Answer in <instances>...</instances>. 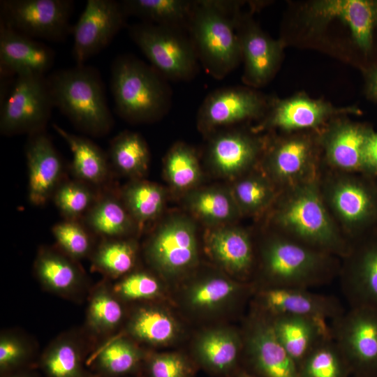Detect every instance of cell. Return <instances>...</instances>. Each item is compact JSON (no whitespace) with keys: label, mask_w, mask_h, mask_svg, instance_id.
<instances>
[{"label":"cell","mask_w":377,"mask_h":377,"mask_svg":"<svg viewBox=\"0 0 377 377\" xmlns=\"http://www.w3.org/2000/svg\"><path fill=\"white\" fill-rule=\"evenodd\" d=\"M243 81L250 87H260L274 75L283 54V43L266 34L251 19L241 14L237 23Z\"/></svg>","instance_id":"18"},{"label":"cell","mask_w":377,"mask_h":377,"mask_svg":"<svg viewBox=\"0 0 377 377\" xmlns=\"http://www.w3.org/2000/svg\"><path fill=\"white\" fill-rule=\"evenodd\" d=\"M352 112H356V109L335 107L299 94L288 98L271 100L258 127L276 128L286 133L319 129L335 117Z\"/></svg>","instance_id":"15"},{"label":"cell","mask_w":377,"mask_h":377,"mask_svg":"<svg viewBox=\"0 0 377 377\" xmlns=\"http://www.w3.org/2000/svg\"><path fill=\"white\" fill-rule=\"evenodd\" d=\"M124 325V330L117 334L150 345L167 343L176 332L175 323L170 315L152 305H142L135 309Z\"/></svg>","instance_id":"33"},{"label":"cell","mask_w":377,"mask_h":377,"mask_svg":"<svg viewBox=\"0 0 377 377\" xmlns=\"http://www.w3.org/2000/svg\"><path fill=\"white\" fill-rule=\"evenodd\" d=\"M320 149L318 134L296 131L274 140L264 151L270 180L283 190L318 177Z\"/></svg>","instance_id":"10"},{"label":"cell","mask_w":377,"mask_h":377,"mask_svg":"<svg viewBox=\"0 0 377 377\" xmlns=\"http://www.w3.org/2000/svg\"><path fill=\"white\" fill-rule=\"evenodd\" d=\"M127 16H134L142 22L187 30L194 1L187 0H122Z\"/></svg>","instance_id":"34"},{"label":"cell","mask_w":377,"mask_h":377,"mask_svg":"<svg viewBox=\"0 0 377 377\" xmlns=\"http://www.w3.org/2000/svg\"><path fill=\"white\" fill-rule=\"evenodd\" d=\"M188 205L200 218L214 223L231 221L240 212L232 192L220 188L195 191L188 197Z\"/></svg>","instance_id":"41"},{"label":"cell","mask_w":377,"mask_h":377,"mask_svg":"<svg viewBox=\"0 0 377 377\" xmlns=\"http://www.w3.org/2000/svg\"><path fill=\"white\" fill-rule=\"evenodd\" d=\"M91 346L81 327L64 331L41 352L38 368L45 377H96L87 360Z\"/></svg>","instance_id":"25"},{"label":"cell","mask_w":377,"mask_h":377,"mask_svg":"<svg viewBox=\"0 0 377 377\" xmlns=\"http://www.w3.org/2000/svg\"><path fill=\"white\" fill-rule=\"evenodd\" d=\"M232 193L239 211L246 214L264 210L276 198L273 182L261 175H251L239 180Z\"/></svg>","instance_id":"43"},{"label":"cell","mask_w":377,"mask_h":377,"mask_svg":"<svg viewBox=\"0 0 377 377\" xmlns=\"http://www.w3.org/2000/svg\"><path fill=\"white\" fill-rule=\"evenodd\" d=\"M57 246L71 258L80 260L92 255L95 244L91 232L79 221L65 219L52 228Z\"/></svg>","instance_id":"45"},{"label":"cell","mask_w":377,"mask_h":377,"mask_svg":"<svg viewBox=\"0 0 377 377\" xmlns=\"http://www.w3.org/2000/svg\"><path fill=\"white\" fill-rule=\"evenodd\" d=\"M341 259L339 276L350 307L377 309V244L358 247L351 243Z\"/></svg>","instance_id":"22"},{"label":"cell","mask_w":377,"mask_h":377,"mask_svg":"<svg viewBox=\"0 0 377 377\" xmlns=\"http://www.w3.org/2000/svg\"><path fill=\"white\" fill-rule=\"evenodd\" d=\"M272 218L279 234L307 246L341 259L349 251L351 242L329 212L318 177L282 190Z\"/></svg>","instance_id":"1"},{"label":"cell","mask_w":377,"mask_h":377,"mask_svg":"<svg viewBox=\"0 0 377 377\" xmlns=\"http://www.w3.org/2000/svg\"><path fill=\"white\" fill-rule=\"evenodd\" d=\"M86 302L81 329L93 352L119 333L126 320V310L124 302L113 290L112 281L105 278L93 285Z\"/></svg>","instance_id":"23"},{"label":"cell","mask_w":377,"mask_h":377,"mask_svg":"<svg viewBox=\"0 0 377 377\" xmlns=\"http://www.w3.org/2000/svg\"><path fill=\"white\" fill-rule=\"evenodd\" d=\"M110 89L116 112L130 123L155 121L170 109L167 80L150 64L130 54L114 59Z\"/></svg>","instance_id":"4"},{"label":"cell","mask_w":377,"mask_h":377,"mask_svg":"<svg viewBox=\"0 0 377 377\" xmlns=\"http://www.w3.org/2000/svg\"><path fill=\"white\" fill-rule=\"evenodd\" d=\"M353 377H377V376H353Z\"/></svg>","instance_id":"53"},{"label":"cell","mask_w":377,"mask_h":377,"mask_svg":"<svg viewBox=\"0 0 377 377\" xmlns=\"http://www.w3.org/2000/svg\"><path fill=\"white\" fill-rule=\"evenodd\" d=\"M47 75L17 76L1 99L0 133L28 135L45 131L54 108Z\"/></svg>","instance_id":"7"},{"label":"cell","mask_w":377,"mask_h":377,"mask_svg":"<svg viewBox=\"0 0 377 377\" xmlns=\"http://www.w3.org/2000/svg\"><path fill=\"white\" fill-rule=\"evenodd\" d=\"M37 341L20 329L0 333V376L29 368H38L40 355Z\"/></svg>","instance_id":"37"},{"label":"cell","mask_w":377,"mask_h":377,"mask_svg":"<svg viewBox=\"0 0 377 377\" xmlns=\"http://www.w3.org/2000/svg\"><path fill=\"white\" fill-rule=\"evenodd\" d=\"M164 165L168 179L177 189L193 186L200 177V168L195 153L182 142L175 144L169 150Z\"/></svg>","instance_id":"44"},{"label":"cell","mask_w":377,"mask_h":377,"mask_svg":"<svg viewBox=\"0 0 377 377\" xmlns=\"http://www.w3.org/2000/svg\"><path fill=\"white\" fill-rule=\"evenodd\" d=\"M33 271L44 290L77 304L87 301L94 285L79 261L57 246L38 249Z\"/></svg>","instance_id":"13"},{"label":"cell","mask_w":377,"mask_h":377,"mask_svg":"<svg viewBox=\"0 0 377 377\" xmlns=\"http://www.w3.org/2000/svg\"><path fill=\"white\" fill-rule=\"evenodd\" d=\"M340 258L311 248L281 234L262 249L263 270L269 288H311L339 275Z\"/></svg>","instance_id":"5"},{"label":"cell","mask_w":377,"mask_h":377,"mask_svg":"<svg viewBox=\"0 0 377 377\" xmlns=\"http://www.w3.org/2000/svg\"><path fill=\"white\" fill-rule=\"evenodd\" d=\"M330 324L353 376H377V309L350 307Z\"/></svg>","instance_id":"9"},{"label":"cell","mask_w":377,"mask_h":377,"mask_svg":"<svg viewBox=\"0 0 377 377\" xmlns=\"http://www.w3.org/2000/svg\"><path fill=\"white\" fill-rule=\"evenodd\" d=\"M320 185L329 212L347 238L370 214L372 200L369 192L346 175L331 176Z\"/></svg>","instance_id":"24"},{"label":"cell","mask_w":377,"mask_h":377,"mask_svg":"<svg viewBox=\"0 0 377 377\" xmlns=\"http://www.w3.org/2000/svg\"><path fill=\"white\" fill-rule=\"evenodd\" d=\"M270 102V99L251 88H221L210 93L201 104L198 113V126L208 131L263 118Z\"/></svg>","instance_id":"14"},{"label":"cell","mask_w":377,"mask_h":377,"mask_svg":"<svg viewBox=\"0 0 377 377\" xmlns=\"http://www.w3.org/2000/svg\"><path fill=\"white\" fill-rule=\"evenodd\" d=\"M54 60L50 47L0 22L1 77L46 75Z\"/></svg>","instance_id":"20"},{"label":"cell","mask_w":377,"mask_h":377,"mask_svg":"<svg viewBox=\"0 0 377 377\" xmlns=\"http://www.w3.org/2000/svg\"><path fill=\"white\" fill-rule=\"evenodd\" d=\"M147 355L136 341L117 334L91 352L87 365L96 377H127L140 370Z\"/></svg>","instance_id":"29"},{"label":"cell","mask_w":377,"mask_h":377,"mask_svg":"<svg viewBox=\"0 0 377 377\" xmlns=\"http://www.w3.org/2000/svg\"><path fill=\"white\" fill-rule=\"evenodd\" d=\"M147 377H190L191 367L177 354L147 355L144 362Z\"/></svg>","instance_id":"48"},{"label":"cell","mask_w":377,"mask_h":377,"mask_svg":"<svg viewBox=\"0 0 377 377\" xmlns=\"http://www.w3.org/2000/svg\"><path fill=\"white\" fill-rule=\"evenodd\" d=\"M369 131L343 119H332L318 134L320 149L330 165L341 171L363 167V149Z\"/></svg>","instance_id":"26"},{"label":"cell","mask_w":377,"mask_h":377,"mask_svg":"<svg viewBox=\"0 0 377 377\" xmlns=\"http://www.w3.org/2000/svg\"><path fill=\"white\" fill-rule=\"evenodd\" d=\"M208 249L214 258L230 272L246 274L251 269L254 253L249 235L237 228H222L207 237Z\"/></svg>","instance_id":"32"},{"label":"cell","mask_w":377,"mask_h":377,"mask_svg":"<svg viewBox=\"0 0 377 377\" xmlns=\"http://www.w3.org/2000/svg\"><path fill=\"white\" fill-rule=\"evenodd\" d=\"M137 256V246L124 238L101 239L90 257L91 270L111 281H117L133 271Z\"/></svg>","instance_id":"35"},{"label":"cell","mask_w":377,"mask_h":377,"mask_svg":"<svg viewBox=\"0 0 377 377\" xmlns=\"http://www.w3.org/2000/svg\"><path fill=\"white\" fill-rule=\"evenodd\" d=\"M37 368L25 369L14 371L0 377H40Z\"/></svg>","instance_id":"50"},{"label":"cell","mask_w":377,"mask_h":377,"mask_svg":"<svg viewBox=\"0 0 377 377\" xmlns=\"http://www.w3.org/2000/svg\"><path fill=\"white\" fill-rule=\"evenodd\" d=\"M146 255L151 265L163 272H176L187 268L197 256L193 224L182 217L165 221L151 236Z\"/></svg>","instance_id":"16"},{"label":"cell","mask_w":377,"mask_h":377,"mask_svg":"<svg viewBox=\"0 0 377 377\" xmlns=\"http://www.w3.org/2000/svg\"><path fill=\"white\" fill-rule=\"evenodd\" d=\"M132 40L167 80L188 81L198 69V59L189 36L179 29L145 22L131 24Z\"/></svg>","instance_id":"6"},{"label":"cell","mask_w":377,"mask_h":377,"mask_svg":"<svg viewBox=\"0 0 377 377\" xmlns=\"http://www.w3.org/2000/svg\"><path fill=\"white\" fill-rule=\"evenodd\" d=\"M82 220L84 226L101 239L124 238L136 226L121 199L110 192L100 193Z\"/></svg>","instance_id":"31"},{"label":"cell","mask_w":377,"mask_h":377,"mask_svg":"<svg viewBox=\"0 0 377 377\" xmlns=\"http://www.w3.org/2000/svg\"><path fill=\"white\" fill-rule=\"evenodd\" d=\"M377 171V133L369 132L363 149V167Z\"/></svg>","instance_id":"49"},{"label":"cell","mask_w":377,"mask_h":377,"mask_svg":"<svg viewBox=\"0 0 377 377\" xmlns=\"http://www.w3.org/2000/svg\"><path fill=\"white\" fill-rule=\"evenodd\" d=\"M368 91L372 97L377 99V67L371 75L368 85Z\"/></svg>","instance_id":"51"},{"label":"cell","mask_w":377,"mask_h":377,"mask_svg":"<svg viewBox=\"0 0 377 377\" xmlns=\"http://www.w3.org/2000/svg\"><path fill=\"white\" fill-rule=\"evenodd\" d=\"M251 323L245 345L251 374L258 377H299L297 365L278 339L269 318L259 314Z\"/></svg>","instance_id":"17"},{"label":"cell","mask_w":377,"mask_h":377,"mask_svg":"<svg viewBox=\"0 0 377 377\" xmlns=\"http://www.w3.org/2000/svg\"><path fill=\"white\" fill-rule=\"evenodd\" d=\"M120 198L135 223H143L161 212L165 192L156 184L134 179L122 189Z\"/></svg>","instance_id":"39"},{"label":"cell","mask_w":377,"mask_h":377,"mask_svg":"<svg viewBox=\"0 0 377 377\" xmlns=\"http://www.w3.org/2000/svg\"><path fill=\"white\" fill-rule=\"evenodd\" d=\"M299 377H350V366L332 334L314 347L297 366Z\"/></svg>","instance_id":"38"},{"label":"cell","mask_w":377,"mask_h":377,"mask_svg":"<svg viewBox=\"0 0 377 377\" xmlns=\"http://www.w3.org/2000/svg\"><path fill=\"white\" fill-rule=\"evenodd\" d=\"M101 193L94 187L76 179L63 180L57 188L52 200L65 219H83Z\"/></svg>","instance_id":"42"},{"label":"cell","mask_w":377,"mask_h":377,"mask_svg":"<svg viewBox=\"0 0 377 377\" xmlns=\"http://www.w3.org/2000/svg\"><path fill=\"white\" fill-rule=\"evenodd\" d=\"M112 288L124 302L154 300L159 296L161 291L158 280L152 274L142 271H132L112 282Z\"/></svg>","instance_id":"46"},{"label":"cell","mask_w":377,"mask_h":377,"mask_svg":"<svg viewBox=\"0 0 377 377\" xmlns=\"http://www.w3.org/2000/svg\"><path fill=\"white\" fill-rule=\"evenodd\" d=\"M71 0H3L0 22L36 40L60 42L72 34Z\"/></svg>","instance_id":"8"},{"label":"cell","mask_w":377,"mask_h":377,"mask_svg":"<svg viewBox=\"0 0 377 377\" xmlns=\"http://www.w3.org/2000/svg\"><path fill=\"white\" fill-rule=\"evenodd\" d=\"M304 19L311 27L339 21L350 32L351 40L366 56L373 54L377 40V1L318 0L309 3Z\"/></svg>","instance_id":"11"},{"label":"cell","mask_w":377,"mask_h":377,"mask_svg":"<svg viewBox=\"0 0 377 377\" xmlns=\"http://www.w3.org/2000/svg\"><path fill=\"white\" fill-rule=\"evenodd\" d=\"M237 377H258L252 374L246 370H242L238 373Z\"/></svg>","instance_id":"52"},{"label":"cell","mask_w":377,"mask_h":377,"mask_svg":"<svg viewBox=\"0 0 377 377\" xmlns=\"http://www.w3.org/2000/svg\"><path fill=\"white\" fill-rule=\"evenodd\" d=\"M239 339L230 333L214 332L203 337L198 346L199 357L209 369L225 373L234 370L240 354Z\"/></svg>","instance_id":"40"},{"label":"cell","mask_w":377,"mask_h":377,"mask_svg":"<svg viewBox=\"0 0 377 377\" xmlns=\"http://www.w3.org/2000/svg\"><path fill=\"white\" fill-rule=\"evenodd\" d=\"M107 154L116 170L135 179L141 178L148 170L149 149L137 133L124 131L119 133L110 141Z\"/></svg>","instance_id":"36"},{"label":"cell","mask_w":377,"mask_h":377,"mask_svg":"<svg viewBox=\"0 0 377 377\" xmlns=\"http://www.w3.org/2000/svg\"><path fill=\"white\" fill-rule=\"evenodd\" d=\"M127 17L120 1L88 0L72 29L76 64H84L108 46L125 26Z\"/></svg>","instance_id":"12"},{"label":"cell","mask_w":377,"mask_h":377,"mask_svg":"<svg viewBox=\"0 0 377 377\" xmlns=\"http://www.w3.org/2000/svg\"><path fill=\"white\" fill-rule=\"evenodd\" d=\"M239 5L235 1H194L188 36L198 61L215 79L226 77L242 60Z\"/></svg>","instance_id":"2"},{"label":"cell","mask_w":377,"mask_h":377,"mask_svg":"<svg viewBox=\"0 0 377 377\" xmlns=\"http://www.w3.org/2000/svg\"><path fill=\"white\" fill-rule=\"evenodd\" d=\"M266 143L260 138L238 131L219 133L210 141L207 157L220 174L232 177L251 166L264 152Z\"/></svg>","instance_id":"27"},{"label":"cell","mask_w":377,"mask_h":377,"mask_svg":"<svg viewBox=\"0 0 377 377\" xmlns=\"http://www.w3.org/2000/svg\"><path fill=\"white\" fill-rule=\"evenodd\" d=\"M258 295L263 314L268 316L296 315L328 321L344 311L336 297L313 293L307 288H263Z\"/></svg>","instance_id":"21"},{"label":"cell","mask_w":377,"mask_h":377,"mask_svg":"<svg viewBox=\"0 0 377 377\" xmlns=\"http://www.w3.org/2000/svg\"><path fill=\"white\" fill-rule=\"evenodd\" d=\"M54 108L83 133L101 137L114 121L100 74L85 64L55 71L46 76Z\"/></svg>","instance_id":"3"},{"label":"cell","mask_w":377,"mask_h":377,"mask_svg":"<svg viewBox=\"0 0 377 377\" xmlns=\"http://www.w3.org/2000/svg\"><path fill=\"white\" fill-rule=\"evenodd\" d=\"M52 128L72 152L71 170L75 178L94 188L105 185L110 178L108 154L87 137L69 133L56 124Z\"/></svg>","instance_id":"30"},{"label":"cell","mask_w":377,"mask_h":377,"mask_svg":"<svg viewBox=\"0 0 377 377\" xmlns=\"http://www.w3.org/2000/svg\"><path fill=\"white\" fill-rule=\"evenodd\" d=\"M28 168V198L36 207L45 205L62 182V159L45 131L28 135L25 146Z\"/></svg>","instance_id":"19"},{"label":"cell","mask_w":377,"mask_h":377,"mask_svg":"<svg viewBox=\"0 0 377 377\" xmlns=\"http://www.w3.org/2000/svg\"><path fill=\"white\" fill-rule=\"evenodd\" d=\"M240 290L230 281L214 278L196 286L190 294L192 305L199 308L211 307L223 302Z\"/></svg>","instance_id":"47"},{"label":"cell","mask_w":377,"mask_h":377,"mask_svg":"<svg viewBox=\"0 0 377 377\" xmlns=\"http://www.w3.org/2000/svg\"><path fill=\"white\" fill-rule=\"evenodd\" d=\"M268 317L278 339L297 366L314 347L332 334L326 320L296 315Z\"/></svg>","instance_id":"28"}]
</instances>
